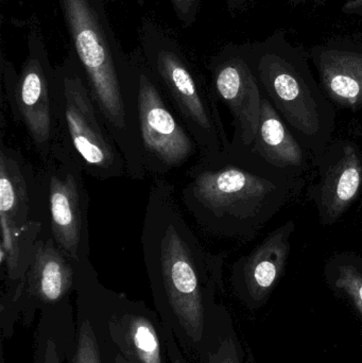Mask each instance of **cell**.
<instances>
[{
    "label": "cell",
    "instance_id": "1",
    "mask_svg": "<svg viewBox=\"0 0 362 363\" xmlns=\"http://www.w3.org/2000/svg\"><path fill=\"white\" fill-rule=\"evenodd\" d=\"M174 190L165 178L151 184L140 242L155 311L195 363L220 334L215 296L222 288L223 258L204 247Z\"/></svg>",
    "mask_w": 362,
    "mask_h": 363
},
{
    "label": "cell",
    "instance_id": "2",
    "mask_svg": "<svg viewBox=\"0 0 362 363\" xmlns=\"http://www.w3.org/2000/svg\"><path fill=\"white\" fill-rule=\"evenodd\" d=\"M185 176L181 201L198 228L240 242L254 239L306 184L232 142L219 155H199Z\"/></svg>",
    "mask_w": 362,
    "mask_h": 363
},
{
    "label": "cell",
    "instance_id": "3",
    "mask_svg": "<svg viewBox=\"0 0 362 363\" xmlns=\"http://www.w3.org/2000/svg\"><path fill=\"white\" fill-rule=\"evenodd\" d=\"M91 97L127 164L128 177H147L140 155L136 69L108 21L103 0H57Z\"/></svg>",
    "mask_w": 362,
    "mask_h": 363
},
{
    "label": "cell",
    "instance_id": "4",
    "mask_svg": "<svg viewBox=\"0 0 362 363\" xmlns=\"http://www.w3.org/2000/svg\"><path fill=\"white\" fill-rule=\"evenodd\" d=\"M247 46L264 96L316 161L334 140L337 108L315 78L308 50L282 30Z\"/></svg>",
    "mask_w": 362,
    "mask_h": 363
},
{
    "label": "cell",
    "instance_id": "5",
    "mask_svg": "<svg viewBox=\"0 0 362 363\" xmlns=\"http://www.w3.org/2000/svg\"><path fill=\"white\" fill-rule=\"evenodd\" d=\"M140 40L145 63L197 143L200 155L213 157L227 150L231 140L212 84L198 72L176 40L157 26L145 23Z\"/></svg>",
    "mask_w": 362,
    "mask_h": 363
},
{
    "label": "cell",
    "instance_id": "6",
    "mask_svg": "<svg viewBox=\"0 0 362 363\" xmlns=\"http://www.w3.org/2000/svg\"><path fill=\"white\" fill-rule=\"evenodd\" d=\"M0 143V279L4 294H23L26 274L45 226L38 172L23 153Z\"/></svg>",
    "mask_w": 362,
    "mask_h": 363
},
{
    "label": "cell",
    "instance_id": "7",
    "mask_svg": "<svg viewBox=\"0 0 362 363\" xmlns=\"http://www.w3.org/2000/svg\"><path fill=\"white\" fill-rule=\"evenodd\" d=\"M55 114L59 144L76 157L87 176L101 182L128 176L125 157L91 97L72 50L55 67Z\"/></svg>",
    "mask_w": 362,
    "mask_h": 363
},
{
    "label": "cell",
    "instance_id": "8",
    "mask_svg": "<svg viewBox=\"0 0 362 363\" xmlns=\"http://www.w3.org/2000/svg\"><path fill=\"white\" fill-rule=\"evenodd\" d=\"M1 77L12 116L21 123L40 162L45 163L59 144V129L55 114V67L49 60L40 32H30L27 57L18 74L1 55Z\"/></svg>",
    "mask_w": 362,
    "mask_h": 363
},
{
    "label": "cell",
    "instance_id": "9",
    "mask_svg": "<svg viewBox=\"0 0 362 363\" xmlns=\"http://www.w3.org/2000/svg\"><path fill=\"white\" fill-rule=\"evenodd\" d=\"M85 172L76 157L57 144L38 172L45 209L44 232L74 262H89V196Z\"/></svg>",
    "mask_w": 362,
    "mask_h": 363
},
{
    "label": "cell",
    "instance_id": "10",
    "mask_svg": "<svg viewBox=\"0 0 362 363\" xmlns=\"http://www.w3.org/2000/svg\"><path fill=\"white\" fill-rule=\"evenodd\" d=\"M136 69L138 140L147 176L165 178L184 167L200 149L145 63L133 55Z\"/></svg>",
    "mask_w": 362,
    "mask_h": 363
},
{
    "label": "cell",
    "instance_id": "11",
    "mask_svg": "<svg viewBox=\"0 0 362 363\" xmlns=\"http://www.w3.org/2000/svg\"><path fill=\"white\" fill-rule=\"evenodd\" d=\"M307 198L321 225L333 226L362 196V142L334 138L314 162Z\"/></svg>",
    "mask_w": 362,
    "mask_h": 363
},
{
    "label": "cell",
    "instance_id": "12",
    "mask_svg": "<svg viewBox=\"0 0 362 363\" xmlns=\"http://www.w3.org/2000/svg\"><path fill=\"white\" fill-rule=\"evenodd\" d=\"M210 84L232 116V143L251 147L261 118L264 95L249 60L248 46L227 45L210 60Z\"/></svg>",
    "mask_w": 362,
    "mask_h": 363
},
{
    "label": "cell",
    "instance_id": "13",
    "mask_svg": "<svg viewBox=\"0 0 362 363\" xmlns=\"http://www.w3.org/2000/svg\"><path fill=\"white\" fill-rule=\"evenodd\" d=\"M106 326L118 354L132 363H167L163 323L142 301L103 288Z\"/></svg>",
    "mask_w": 362,
    "mask_h": 363
},
{
    "label": "cell",
    "instance_id": "14",
    "mask_svg": "<svg viewBox=\"0 0 362 363\" xmlns=\"http://www.w3.org/2000/svg\"><path fill=\"white\" fill-rule=\"evenodd\" d=\"M76 264L43 230L26 274L23 323L30 325L38 311L44 313L72 304L70 296L76 292Z\"/></svg>",
    "mask_w": 362,
    "mask_h": 363
},
{
    "label": "cell",
    "instance_id": "15",
    "mask_svg": "<svg viewBox=\"0 0 362 363\" xmlns=\"http://www.w3.org/2000/svg\"><path fill=\"white\" fill-rule=\"evenodd\" d=\"M76 351L67 363H114L104 308V285L91 262L76 264Z\"/></svg>",
    "mask_w": 362,
    "mask_h": 363
},
{
    "label": "cell",
    "instance_id": "16",
    "mask_svg": "<svg viewBox=\"0 0 362 363\" xmlns=\"http://www.w3.org/2000/svg\"><path fill=\"white\" fill-rule=\"evenodd\" d=\"M308 53L327 99L337 108L362 115V42L334 38Z\"/></svg>",
    "mask_w": 362,
    "mask_h": 363
},
{
    "label": "cell",
    "instance_id": "17",
    "mask_svg": "<svg viewBox=\"0 0 362 363\" xmlns=\"http://www.w3.org/2000/svg\"><path fill=\"white\" fill-rule=\"evenodd\" d=\"M295 222L288 220L269 233L232 267V283L251 302H263L284 273L291 252Z\"/></svg>",
    "mask_w": 362,
    "mask_h": 363
},
{
    "label": "cell",
    "instance_id": "18",
    "mask_svg": "<svg viewBox=\"0 0 362 363\" xmlns=\"http://www.w3.org/2000/svg\"><path fill=\"white\" fill-rule=\"evenodd\" d=\"M250 148L266 163L295 178L306 180L314 168L312 155L295 138L265 96L256 135Z\"/></svg>",
    "mask_w": 362,
    "mask_h": 363
},
{
    "label": "cell",
    "instance_id": "19",
    "mask_svg": "<svg viewBox=\"0 0 362 363\" xmlns=\"http://www.w3.org/2000/svg\"><path fill=\"white\" fill-rule=\"evenodd\" d=\"M327 279L338 291L348 296L362 315V256L339 252L325 266Z\"/></svg>",
    "mask_w": 362,
    "mask_h": 363
},
{
    "label": "cell",
    "instance_id": "20",
    "mask_svg": "<svg viewBox=\"0 0 362 363\" xmlns=\"http://www.w3.org/2000/svg\"><path fill=\"white\" fill-rule=\"evenodd\" d=\"M195 363H242L235 337L219 334Z\"/></svg>",
    "mask_w": 362,
    "mask_h": 363
},
{
    "label": "cell",
    "instance_id": "21",
    "mask_svg": "<svg viewBox=\"0 0 362 363\" xmlns=\"http://www.w3.org/2000/svg\"><path fill=\"white\" fill-rule=\"evenodd\" d=\"M179 21L184 26H191L197 19L201 0H168Z\"/></svg>",
    "mask_w": 362,
    "mask_h": 363
},
{
    "label": "cell",
    "instance_id": "22",
    "mask_svg": "<svg viewBox=\"0 0 362 363\" xmlns=\"http://www.w3.org/2000/svg\"><path fill=\"white\" fill-rule=\"evenodd\" d=\"M164 336H165L166 349H167V357L169 363H191L187 359L185 354L181 350L178 341L174 333L167 326H164Z\"/></svg>",
    "mask_w": 362,
    "mask_h": 363
},
{
    "label": "cell",
    "instance_id": "23",
    "mask_svg": "<svg viewBox=\"0 0 362 363\" xmlns=\"http://www.w3.org/2000/svg\"><path fill=\"white\" fill-rule=\"evenodd\" d=\"M341 11L348 16H362V0H346Z\"/></svg>",
    "mask_w": 362,
    "mask_h": 363
},
{
    "label": "cell",
    "instance_id": "24",
    "mask_svg": "<svg viewBox=\"0 0 362 363\" xmlns=\"http://www.w3.org/2000/svg\"><path fill=\"white\" fill-rule=\"evenodd\" d=\"M248 1L249 0H227V6H229V10L232 13H237L242 11L248 4Z\"/></svg>",
    "mask_w": 362,
    "mask_h": 363
},
{
    "label": "cell",
    "instance_id": "25",
    "mask_svg": "<svg viewBox=\"0 0 362 363\" xmlns=\"http://www.w3.org/2000/svg\"><path fill=\"white\" fill-rule=\"evenodd\" d=\"M331 0H289L293 6H304V4H312V6H323Z\"/></svg>",
    "mask_w": 362,
    "mask_h": 363
},
{
    "label": "cell",
    "instance_id": "26",
    "mask_svg": "<svg viewBox=\"0 0 362 363\" xmlns=\"http://www.w3.org/2000/svg\"><path fill=\"white\" fill-rule=\"evenodd\" d=\"M114 363H132L131 362H129V360L125 359L123 356H121L120 354H118V355L116 356V358H115Z\"/></svg>",
    "mask_w": 362,
    "mask_h": 363
}]
</instances>
